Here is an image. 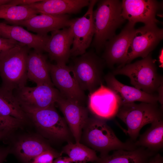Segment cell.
Segmentation results:
<instances>
[{
    "instance_id": "cell-25",
    "label": "cell",
    "mask_w": 163,
    "mask_h": 163,
    "mask_svg": "<svg viewBox=\"0 0 163 163\" xmlns=\"http://www.w3.org/2000/svg\"><path fill=\"white\" fill-rule=\"evenodd\" d=\"M0 115L21 121L27 117L13 92L2 87L0 88Z\"/></svg>"
},
{
    "instance_id": "cell-19",
    "label": "cell",
    "mask_w": 163,
    "mask_h": 163,
    "mask_svg": "<svg viewBox=\"0 0 163 163\" xmlns=\"http://www.w3.org/2000/svg\"><path fill=\"white\" fill-rule=\"evenodd\" d=\"M89 0H44L26 5L38 13L60 15L77 13L88 6Z\"/></svg>"
},
{
    "instance_id": "cell-20",
    "label": "cell",
    "mask_w": 163,
    "mask_h": 163,
    "mask_svg": "<svg viewBox=\"0 0 163 163\" xmlns=\"http://www.w3.org/2000/svg\"><path fill=\"white\" fill-rule=\"evenodd\" d=\"M104 78L107 87L120 97L121 104L136 101L158 103L157 94H149L134 87L125 85L117 80L112 73H109Z\"/></svg>"
},
{
    "instance_id": "cell-15",
    "label": "cell",
    "mask_w": 163,
    "mask_h": 163,
    "mask_svg": "<svg viewBox=\"0 0 163 163\" xmlns=\"http://www.w3.org/2000/svg\"><path fill=\"white\" fill-rule=\"evenodd\" d=\"M56 103L63 114L75 142H79L83 129L89 118L88 109L84 105L63 96Z\"/></svg>"
},
{
    "instance_id": "cell-13",
    "label": "cell",
    "mask_w": 163,
    "mask_h": 163,
    "mask_svg": "<svg viewBox=\"0 0 163 163\" xmlns=\"http://www.w3.org/2000/svg\"><path fill=\"white\" fill-rule=\"evenodd\" d=\"M15 91L14 94L20 104L38 109L54 105L62 96L56 88L47 85L33 87L25 86Z\"/></svg>"
},
{
    "instance_id": "cell-22",
    "label": "cell",
    "mask_w": 163,
    "mask_h": 163,
    "mask_svg": "<svg viewBox=\"0 0 163 163\" xmlns=\"http://www.w3.org/2000/svg\"><path fill=\"white\" fill-rule=\"evenodd\" d=\"M157 153L142 147L131 150L120 149L99 157L95 163H147L150 158Z\"/></svg>"
},
{
    "instance_id": "cell-10",
    "label": "cell",
    "mask_w": 163,
    "mask_h": 163,
    "mask_svg": "<svg viewBox=\"0 0 163 163\" xmlns=\"http://www.w3.org/2000/svg\"><path fill=\"white\" fill-rule=\"evenodd\" d=\"M121 103L117 93L102 84L90 93L88 107L93 116L106 121L116 116Z\"/></svg>"
},
{
    "instance_id": "cell-28",
    "label": "cell",
    "mask_w": 163,
    "mask_h": 163,
    "mask_svg": "<svg viewBox=\"0 0 163 163\" xmlns=\"http://www.w3.org/2000/svg\"><path fill=\"white\" fill-rule=\"evenodd\" d=\"M62 153L54 150L45 151L36 157L30 163H53V160L61 156Z\"/></svg>"
},
{
    "instance_id": "cell-24",
    "label": "cell",
    "mask_w": 163,
    "mask_h": 163,
    "mask_svg": "<svg viewBox=\"0 0 163 163\" xmlns=\"http://www.w3.org/2000/svg\"><path fill=\"white\" fill-rule=\"evenodd\" d=\"M50 150L53 149L45 142L35 138L23 139L16 145L17 154L25 163H30L38 155Z\"/></svg>"
},
{
    "instance_id": "cell-35",
    "label": "cell",
    "mask_w": 163,
    "mask_h": 163,
    "mask_svg": "<svg viewBox=\"0 0 163 163\" xmlns=\"http://www.w3.org/2000/svg\"><path fill=\"white\" fill-rule=\"evenodd\" d=\"M6 153L0 151V163H2L6 156Z\"/></svg>"
},
{
    "instance_id": "cell-12",
    "label": "cell",
    "mask_w": 163,
    "mask_h": 163,
    "mask_svg": "<svg viewBox=\"0 0 163 163\" xmlns=\"http://www.w3.org/2000/svg\"><path fill=\"white\" fill-rule=\"evenodd\" d=\"M49 67L52 82L62 96L68 100L84 105L86 95L71 75L69 66L49 63Z\"/></svg>"
},
{
    "instance_id": "cell-8",
    "label": "cell",
    "mask_w": 163,
    "mask_h": 163,
    "mask_svg": "<svg viewBox=\"0 0 163 163\" xmlns=\"http://www.w3.org/2000/svg\"><path fill=\"white\" fill-rule=\"evenodd\" d=\"M98 1L90 0L88 9L83 16L70 20L69 27L71 29L73 36L71 56L76 57L84 54L91 44L95 33L93 8Z\"/></svg>"
},
{
    "instance_id": "cell-17",
    "label": "cell",
    "mask_w": 163,
    "mask_h": 163,
    "mask_svg": "<svg viewBox=\"0 0 163 163\" xmlns=\"http://www.w3.org/2000/svg\"><path fill=\"white\" fill-rule=\"evenodd\" d=\"M68 14L51 15L41 14L26 20L9 22L13 25L23 26L37 34L46 35L50 32L69 27L70 21Z\"/></svg>"
},
{
    "instance_id": "cell-21",
    "label": "cell",
    "mask_w": 163,
    "mask_h": 163,
    "mask_svg": "<svg viewBox=\"0 0 163 163\" xmlns=\"http://www.w3.org/2000/svg\"><path fill=\"white\" fill-rule=\"evenodd\" d=\"M27 78L37 85H47L53 87L50 77L49 63L42 52L34 50L29 52L27 60Z\"/></svg>"
},
{
    "instance_id": "cell-11",
    "label": "cell",
    "mask_w": 163,
    "mask_h": 163,
    "mask_svg": "<svg viewBox=\"0 0 163 163\" xmlns=\"http://www.w3.org/2000/svg\"><path fill=\"white\" fill-rule=\"evenodd\" d=\"M135 25L128 23L120 33L114 36L106 43L102 59L110 68L116 64L121 67L126 64L128 48L135 32Z\"/></svg>"
},
{
    "instance_id": "cell-32",
    "label": "cell",
    "mask_w": 163,
    "mask_h": 163,
    "mask_svg": "<svg viewBox=\"0 0 163 163\" xmlns=\"http://www.w3.org/2000/svg\"><path fill=\"white\" fill-rule=\"evenodd\" d=\"M147 163H163V157L158 153L152 156Z\"/></svg>"
},
{
    "instance_id": "cell-9",
    "label": "cell",
    "mask_w": 163,
    "mask_h": 163,
    "mask_svg": "<svg viewBox=\"0 0 163 163\" xmlns=\"http://www.w3.org/2000/svg\"><path fill=\"white\" fill-rule=\"evenodd\" d=\"M163 38V29L156 24L145 25L136 29L128 48L126 64L137 57L147 56Z\"/></svg>"
},
{
    "instance_id": "cell-1",
    "label": "cell",
    "mask_w": 163,
    "mask_h": 163,
    "mask_svg": "<svg viewBox=\"0 0 163 163\" xmlns=\"http://www.w3.org/2000/svg\"><path fill=\"white\" fill-rule=\"evenodd\" d=\"M80 142L99 152L100 156L108 155L112 151L131 150L138 147L131 141H120L106 121L94 116L89 117L85 124Z\"/></svg>"
},
{
    "instance_id": "cell-31",
    "label": "cell",
    "mask_w": 163,
    "mask_h": 163,
    "mask_svg": "<svg viewBox=\"0 0 163 163\" xmlns=\"http://www.w3.org/2000/svg\"><path fill=\"white\" fill-rule=\"evenodd\" d=\"M41 1L40 0H11L8 4L15 5L26 6Z\"/></svg>"
},
{
    "instance_id": "cell-26",
    "label": "cell",
    "mask_w": 163,
    "mask_h": 163,
    "mask_svg": "<svg viewBox=\"0 0 163 163\" xmlns=\"http://www.w3.org/2000/svg\"><path fill=\"white\" fill-rule=\"evenodd\" d=\"M61 152L67 155L71 161L75 163L95 162L99 159L95 151L80 142L68 143Z\"/></svg>"
},
{
    "instance_id": "cell-27",
    "label": "cell",
    "mask_w": 163,
    "mask_h": 163,
    "mask_svg": "<svg viewBox=\"0 0 163 163\" xmlns=\"http://www.w3.org/2000/svg\"><path fill=\"white\" fill-rule=\"evenodd\" d=\"M38 13L26 6L8 3L0 5V18L5 19L8 23L26 20Z\"/></svg>"
},
{
    "instance_id": "cell-3",
    "label": "cell",
    "mask_w": 163,
    "mask_h": 163,
    "mask_svg": "<svg viewBox=\"0 0 163 163\" xmlns=\"http://www.w3.org/2000/svg\"><path fill=\"white\" fill-rule=\"evenodd\" d=\"M30 48L18 43L0 53V75L3 88L13 92L25 86Z\"/></svg>"
},
{
    "instance_id": "cell-33",
    "label": "cell",
    "mask_w": 163,
    "mask_h": 163,
    "mask_svg": "<svg viewBox=\"0 0 163 163\" xmlns=\"http://www.w3.org/2000/svg\"><path fill=\"white\" fill-rule=\"evenodd\" d=\"M68 156H59L55 159L53 163H73Z\"/></svg>"
},
{
    "instance_id": "cell-7",
    "label": "cell",
    "mask_w": 163,
    "mask_h": 163,
    "mask_svg": "<svg viewBox=\"0 0 163 163\" xmlns=\"http://www.w3.org/2000/svg\"><path fill=\"white\" fill-rule=\"evenodd\" d=\"M104 60L91 51L75 58L69 66L73 77L83 91L91 93L102 84Z\"/></svg>"
},
{
    "instance_id": "cell-34",
    "label": "cell",
    "mask_w": 163,
    "mask_h": 163,
    "mask_svg": "<svg viewBox=\"0 0 163 163\" xmlns=\"http://www.w3.org/2000/svg\"><path fill=\"white\" fill-rule=\"evenodd\" d=\"M158 94H157L158 97V101L161 104V107L163 108V83H162L159 87L157 91Z\"/></svg>"
},
{
    "instance_id": "cell-14",
    "label": "cell",
    "mask_w": 163,
    "mask_h": 163,
    "mask_svg": "<svg viewBox=\"0 0 163 163\" xmlns=\"http://www.w3.org/2000/svg\"><path fill=\"white\" fill-rule=\"evenodd\" d=\"M161 4L154 0H123L122 1V15L128 22L135 25L138 22L145 25L157 24L158 11Z\"/></svg>"
},
{
    "instance_id": "cell-29",
    "label": "cell",
    "mask_w": 163,
    "mask_h": 163,
    "mask_svg": "<svg viewBox=\"0 0 163 163\" xmlns=\"http://www.w3.org/2000/svg\"><path fill=\"white\" fill-rule=\"evenodd\" d=\"M21 122L13 117L0 115V131L11 129L16 127Z\"/></svg>"
},
{
    "instance_id": "cell-37",
    "label": "cell",
    "mask_w": 163,
    "mask_h": 163,
    "mask_svg": "<svg viewBox=\"0 0 163 163\" xmlns=\"http://www.w3.org/2000/svg\"><path fill=\"white\" fill-rule=\"evenodd\" d=\"M5 133L4 131H0V138L5 135Z\"/></svg>"
},
{
    "instance_id": "cell-23",
    "label": "cell",
    "mask_w": 163,
    "mask_h": 163,
    "mask_svg": "<svg viewBox=\"0 0 163 163\" xmlns=\"http://www.w3.org/2000/svg\"><path fill=\"white\" fill-rule=\"evenodd\" d=\"M134 143L137 147H143L152 152L158 153L163 148V118L152 123L150 127L140 136Z\"/></svg>"
},
{
    "instance_id": "cell-36",
    "label": "cell",
    "mask_w": 163,
    "mask_h": 163,
    "mask_svg": "<svg viewBox=\"0 0 163 163\" xmlns=\"http://www.w3.org/2000/svg\"><path fill=\"white\" fill-rule=\"evenodd\" d=\"M11 0H0V5L7 4Z\"/></svg>"
},
{
    "instance_id": "cell-30",
    "label": "cell",
    "mask_w": 163,
    "mask_h": 163,
    "mask_svg": "<svg viewBox=\"0 0 163 163\" xmlns=\"http://www.w3.org/2000/svg\"><path fill=\"white\" fill-rule=\"evenodd\" d=\"M18 43L15 40L0 36V53L3 51L14 47Z\"/></svg>"
},
{
    "instance_id": "cell-18",
    "label": "cell",
    "mask_w": 163,
    "mask_h": 163,
    "mask_svg": "<svg viewBox=\"0 0 163 163\" xmlns=\"http://www.w3.org/2000/svg\"><path fill=\"white\" fill-rule=\"evenodd\" d=\"M0 36L11 39L27 46L36 51H44L50 36L34 34L25 29L22 27L10 25L0 22Z\"/></svg>"
},
{
    "instance_id": "cell-5",
    "label": "cell",
    "mask_w": 163,
    "mask_h": 163,
    "mask_svg": "<svg viewBox=\"0 0 163 163\" xmlns=\"http://www.w3.org/2000/svg\"><path fill=\"white\" fill-rule=\"evenodd\" d=\"M112 73L128 77L134 87L149 94H154L163 83L150 53L140 60L118 67Z\"/></svg>"
},
{
    "instance_id": "cell-2",
    "label": "cell",
    "mask_w": 163,
    "mask_h": 163,
    "mask_svg": "<svg viewBox=\"0 0 163 163\" xmlns=\"http://www.w3.org/2000/svg\"><path fill=\"white\" fill-rule=\"evenodd\" d=\"M122 10V1L120 0L98 1L93 13L95 33L91 44L97 52L104 48L107 41L115 35L117 29L125 22Z\"/></svg>"
},
{
    "instance_id": "cell-16",
    "label": "cell",
    "mask_w": 163,
    "mask_h": 163,
    "mask_svg": "<svg viewBox=\"0 0 163 163\" xmlns=\"http://www.w3.org/2000/svg\"><path fill=\"white\" fill-rule=\"evenodd\" d=\"M51 32L44 51L48 53L50 59L55 61L56 64L66 65L71 56L73 42L71 29L69 27Z\"/></svg>"
},
{
    "instance_id": "cell-6",
    "label": "cell",
    "mask_w": 163,
    "mask_h": 163,
    "mask_svg": "<svg viewBox=\"0 0 163 163\" xmlns=\"http://www.w3.org/2000/svg\"><path fill=\"white\" fill-rule=\"evenodd\" d=\"M20 105L27 116L47 138L68 143L72 142V138L73 137L68 125L64 118L58 113L54 105L43 109Z\"/></svg>"
},
{
    "instance_id": "cell-4",
    "label": "cell",
    "mask_w": 163,
    "mask_h": 163,
    "mask_svg": "<svg viewBox=\"0 0 163 163\" xmlns=\"http://www.w3.org/2000/svg\"><path fill=\"white\" fill-rule=\"evenodd\" d=\"M116 116L126 125L125 132L131 141L135 142L141 129L145 125L163 118V108L158 103L141 102L122 104Z\"/></svg>"
}]
</instances>
